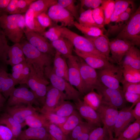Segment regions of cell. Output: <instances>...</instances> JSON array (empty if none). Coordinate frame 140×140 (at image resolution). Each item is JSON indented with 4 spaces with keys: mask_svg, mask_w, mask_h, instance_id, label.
<instances>
[{
    "mask_svg": "<svg viewBox=\"0 0 140 140\" xmlns=\"http://www.w3.org/2000/svg\"><path fill=\"white\" fill-rule=\"evenodd\" d=\"M0 27L11 41L20 43L26 28L25 15L3 14L0 16Z\"/></svg>",
    "mask_w": 140,
    "mask_h": 140,
    "instance_id": "1",
    "label": "cell"
},
{
    "mask_svg": "<svg viewBox=\"0 0 140 140\" xmlns=\"http://www.w3.org/2000/svg\"><path fill=\"white\" fill-rule=\"evenodd\" d=\"M27 63L30 73L26 85L30 88L40 104L42 106L45 103L47 87L50 82L44 72L32 64Z\"/></svg>",
    "mask_w": 140,
    "mask_h": 140,
    "instance_id": "2",
    "label": "cell"
},
{
    "mask_svg": "<svg viewBox=\"0 0 140 140\" xmlns=\"http://www.w3.org/2000/svg\"><path fill=\"white\" fill-rule=\"evenodd\" d=\"M58 27L61 33V37L70 41L74 47L75 50L86 54L107 58L98 51L92 43L85 37L78 35L65 27Z\"/></svg>",
    "mask_w": 140,
    "mask_h": 140,
    "instance_id": "3",
    "label": "cell"
},
{
    "mask_svg": "<svg viewBox=\"0 0 140 140\" xmlns=\"http://www.w3.org/2000/svg\"><path fill=\"white\" fill-rule=\"evenodd\" d=\"M19 43L27 63L32 64L44 72L45 67L51 66L53 62L52 56L40 52L27 40L21 41Z\"/></svg>",
    "mask_w": 140,
    "mask_h": 140,
    "instance_id": "4",
    "label": "cell"
},
{
    "mask_svg": "<svg viewBox=\"0 0 140 140\" xmlns=\"http://www.w3.org/2000/svg\"><path fill=\"white\" fill-rule=\"evenodd\" d=\"M115 39L124 40L134 45H140V7L131 17L127 24Z\"/></svg>",
    "mask_w": 140,
    "mask_h": 140,
    "instance_id": "5",
    "label": "cell"
},
{
    "mask_svg": "<svg viewBox=\"0 0 140 140\" xmlns=\"http://www.w3.org/2000/svg\"><path fill=\"white\" fill-rule=\"evenodd\" d=\"M44 73L47 78L48 79L51 85L64 93L67 100H71L74 102L80 99L81 95L68 81L57 75L54 73L51 66L45 68Z\"/></svg>",
    "mask_w": 140,
    "mask_h": 140,
    "instance_id": "6",
    "label": "cell"
},
{
    "mask_svg": "<svg viewBox=\"0 0 140 140\" xmlns=\"http://www.w3.org/2000/svg\"><path fill=\"white\" fill-rule=\"evenodd\" d=\"M100 82L109 88L121 89L120 83L123 78L122 67L113 64L105 68L97 71Z\"/></svg>",
    "mask_w": 140,
    "mask_h": 140,
    "instance_id": "7",
    "label": "cell"
},
{
    "mask_svg": "<svg viewBox=\"0 0 140 140\" xmlns=\"http://www.w3.org/2000/svg\"><path fill=\"white\" fill-rule=\"evenodd\" d=\"M78 57L83 94L85 95L96 89L101 83L99 80L95 69L89 66L81 58Z\"/></svg>",
    "mask_w": 140,
    "mask_h": 140,
    "instance_id": "8",
    "label": "cell"
},
{
    "mask_svg": "<svg viewBox=\"0 0 140 140\" xmlns=\"http://www.w3.org/2000/svg\"><path fill=\"white\" fill-rule=\"evenodd\" d=\"M95 89L101 96L102 102L114 106L118 109L125 107L126 101L123 90L109 88L101 83Z\"/></svg>",
    "mask_w": 140,
    "mask_h": 140,
    "instance_id": "9",
    "label": "cell"
},
{
    "mask_svg": "<svg viewBox=\"0 0 140 140\" xmlns=\"http://www.w3.org/2000/svg\"><path fill=\"white\" fill-rule=\"evenodd\" d=\"M25 85H20L19 87L15 88L8 99V106L21 104L40 105L33 93Z\"/></svg>",
    "mask_w": 140,
    "mask_h": 140,
    "instance_id": "10",
    "label": "cell"
},
{
    "mask_svg": "<svg viewBox=\"0 0 140 140\" xmlns=\"http://www.w3.org/2000/svg\"><path fill=\"white\" fill-rule=\"evenodd\" d=\"M96 111L103 126L107 130L109 137H113L114 127L119 110L116 107L102 102Z\"/></svg>",
    "mask_w": 140,
    "mask_h": 140,
    "instance_id": "11",
    "label": "cell"
},
{
    "mask_svg": "<svg viewBox=\"0 0 140 140\" xmlns=\"http://www.w3.org/2000/svg\"><path fill=\"white\" fill-rule=\"evenodd\" d=\"M24 32L27 40L32 45L44 53L54 56L56 51L44 36L26 28Z\"/></svg>",
    "mask_w": 140,
    "mask_h": 140,
    "instance_id": "12",
    "label": "cell"
},
{
    "mask_svg": "<svg viewBox=\"0 0 140 140\" xmlns=\"http://www.w3.org/2000/svg\"><path fill=\"white\" fill-rule=\"evenodd\" d=\"M109 44L111 54L109 61L112 64L116 63L119 65L126 53L134 46L128 41L118 39L109 41Z\"/></svg>",
    "mask_w": 140,
    "mask_h": 140,
    "instance_id": "13",
    "label": "cell"
},
{
    "mask_svg": "<svg viewBox=\"0 0 140 140\" xmlns=\"http://www.w3.org/2000/svg\"><path fill=\"white\" fill-rule=\"evenodd\" d=\"M66 100L64 93L51 85L47 86L45 103L39 111L41 114L51 112L62 101Z\"/></svg>",
    "mask_w": 140,
    "mask_h": 140,
    "instance_id": "14",
    "label": "cell"
},
{
    "mask_svg": "<svg viewBox=\"0 0 140 140\" xmlns=\"http://www.w3.org/2000/svg\"><path fill=\"white\" fill-rule=\"evenodd\" d=\"M68 82L83 95L82 81L80 71L78 57L71 55L67 58Z\"/></svg>",
    "mask_w": 140,
    "mask_h": 140,
    "instance_id": "15",
    "label": "cell"
},
{
    "mask_svg": "<svg viewBox=\"0 0 140 140\" xmlns=\"http://www.w3.org/2000/svg\"><path fill=\"white\" fill-rule=\"evenodd\" d=\"M47 14L51 20L57 23H61L64 26L74 25V17L66 10L57 4L49 8Z\"/></svg>",
    "mask_w": 140,
    "mask_h": 140,
    "instance_id": "16",
    "label": "cell"
},
{
    "mask_svg": "<svg viewBox=\"0 0 140 140\" xmlns=\"http://www.w3.org/2000/svg\"><path fill=\"white\" fill-rule=\"evenodd\" d=\"M38 110L32 105L24 104L8 106L6 109V113L24 127L25 125V122L26 118L37 112Z\"/></svg>",
    "mask_w": 140,
    "mask_h": 140,
    "instance_id": "17",
    "label": "cell"
},
{
    "mask_svg": "<svg viewBox=\"0 0 140 140\" xmlns=\"http://www.w3.org/2000/svg\"><path fill=\"white\" fill-rule=\"evenodd\" d=\"M76 110L86 122L96 127H101L102 123L96 111L85 104L80 99L74 102Z\"/></svg>",
    "mask_w": 140,
    "mask_h": 140,
    "instance_id": "18",
    "label": "cell"
},
{
    "mask_svg": "<svg viewBox=\"0 0 140 140\" xmlns=\"http://www.w3.org/2000/svg\"><path fill=\"white\" fill-rule=\"evenodd\" d=\"M133 107H125L119 110L118 116L114 128L115 138H117L121 132L135 119L132 113Z\"/></svg>",
    "mask_w": 140,
    "mask_h": 140,
    "instance_id": "19",
    "label": "cell"
},
{
    "mask_svg": "<svg viewBox=\"0 0 140 140\" xmlns=\"http://www.w3.org/2000/svg\"><path fill=\"white\" fill-rule=\"evenodd\" d=\"M51 137L44 127H29L22 131L17 140H51Z\"/></svg>",
    "mask_w": 140,
    "mask_h": 140,
    "instance_id": "20",
    "label": "cell"
},
{
    "mask_svg": "<svg viewBox=\"0 0 140 140\" xmlns=\"http://www.w3.org/2000/svg\"><path fill=\"white\" fill-rule=\"evenodd\" d=\"M7 65L0 64V93L7 99L15 88L14 82L7 72Z\"/></svg>",
    "mask_w": 140,
    "mask_h": 140,
    "instance_id": "21",
    "label": "cell"
},
{
    "mask_svg": "<svg viewBox=\"0 0 140 140\" xmlns=\"http://www.w3.org/2000/svg\"><path fill=\"white\" fill-rule=\"evenodd\" d=\"M12 71L10 76L15 85H26L30 73V68L26 61L12 66Z\"/></svg>",
    "mask_w": 140,
    "mask_h": 140,
    "instance_id": "22",
    "label": "cell"
},
{
    "mask_svg": "<svg viewBox=\"0 0 140 140\" xmlns=\"http://www.w3.org/2000/svg\"><path fill=\"white\" fill-rule=\"evenodd\" d=\"M78 56L81 58L89 66L98 69L109 67L113 64L110 62L106 58L86 54L74 50Z\"/></svg>",
    "mask_w": 140,
    "mask_h": 140,
    "instance_id": "23",
    "label": "cell"
},
{
    "mask_svg": "<svg viewBox=\"0 0 140 140\" xmlns=\"http://www.w3.org/2000/svg\"><path fill=\"white\" fill-rule=\"evenodd\" d=\"M85 36L92 43L96 49L105 56L109 61L110 41L107 37L104 34L96 37Z\"/></svg>",
    "mask_w": 140,
    "mask_h": 140,
    "instance_id": "24",
    "label": "cell"
},
{
    "mask_svg": "<svg viewBox=\"0 0 140 140\" xmlns=\"http://www.w3.org/2000/svg\"><path fill=\"white\" fill-rule=\"evenodd\" d=\"M52 69L54 73L68 82V67L64 58L58 52L56 51L53 61Z\"/></svg>",
    "mask_w": 140,
    "mask_h": 140,
    "instance_id": "25",
    "label": "cell"
},
{
    "mask_svg": "<svg viewBox=\"0 0 140 140\" xmlns=\"http://www.w3.org/2000/svg\"><path fill=\"white\" fill-rule=\"evenodd\" d=\"M6 65L12 67L26 61V59L21 46L19 43L14 44L10 46Z\"/></svg>",
    "mask_w": 140,
    "mask_h": 140,
    "instance_id": "26",
    "label": "cell"
},
{
    "mask_svg": "<svg viewBox=\"0 0 140 140\" xmlns=\"http://www.w3.org/2000/svg\"><path fill=\"white\" fill-rule=\"evenodd\" d=\"M124 57L119 65L128 66L140 70V51L137 47L132 46Z\"/></svg>",
    "mask_w": 140,
    "mask_h": 140,
    "instance_id": "27",
    "label": "cell"
},
{
    "mask_svg": "<svg viewBox=\"0 0 140 140\" xmlns=\"http://www.w3.org/2000/svg\"><path fill=\"white\" fill-rule=\"evenodd\" d=\"M54 49L67 59L72 55L74 46L67 39L61 37L50 43Z\"/></svg>",
    "mask_w": 140,
    "mask_h": 140,
    "instance_id": "28",
    "label": "cell"
},
{
    "mask_svg": "<svg viewBox=\"0 0 140 140\" xmlns=\"http://www.w3.org/2000/svg\"><path fill=\"white\" fill-rule=\"evenodd\" d=\"M82 121V117L77 111L76 110L67 117L63 124L58 126L63 133L68 136L76 126Z\"/></svg>",
    "mask_w": 140,
    "mask_h": 140,
    "instance_id": "29",
    "label": "cell"
},
{
    "mask_svg": "<svg viewBox=\"0 0 140 140\" xmlns=\"http://www.w3.org/2000/svg\"><path fill=\"white\" fill-rule=\"evenodd\" d=\"M140 132V120L129 125L117 138L118 140H133L138 137Z\"/></svg>",
    "mask_w": 140,
    "mask_h": 140,
    "instance_id": "30",
    "label": "cell"
},
{
    "mask_svg": "<svg viewBox=\"0 0 140 140\" xmlns=\"http://www.w3.org/2000/svg\"><path fill=\"white\" fill-rule=\"evenodd\" d=\"M0 124L5 125L9 128L16 139L22 131V127H24L7 113L3 114L0 117Z\"/></svg>",
    "mask_w": 140,
    "mask_h": 140,
    "instance_id": "31",
    "label": "cell"
},
{
    "mask_svg": "<svg viewBox=\"0 0 140 140\" xmlns=\"http://www.w3.org/2000/svg\"><path fill=\"white\" fill-rule=\"evenodd\" d=\"M26 28L30 31L41 34L45 29L42 27L35 17L33 10L29 8L25 15Z\"/></svg>",
    "mask_w": 140,
    "mask_h": 140,
    "instance_id": "32",
    "label": "cell"
},
{
    "mask_svg": "<svg viewBox=\"0 0 140 140\" xmlns=\"http://www.w3.org/2000/svg\"><path fill=\"white\" fill-rule=\"evenodd\" d=\"M76 110L74 103L68 101L64 100L51 112L54 113L61 117H67Z\"/></svg>",
    "mask_w": 140,
    "mask_h": 140,
    "instance_id": "33",
    "label": "cell"
},
{
    "mask_svg": "<svg viewBox=\"0 0 140 140\" xmlns=\"http://www.w3.org/2000/svg\"><path fill=\"white\" fill-rule=\"evenodd\" d=\"M57 3L56 0H35L31 4L29 8L33 10L36 18L39 14L46 12L51 6L56 4Z\"/></svg>",
    "mask_w": 140,
    "mask_h": 140,
    "instance_id": "34",
    "label": "cell"
},
{
    "mask_svg": "<svg viewBox=\"0 0 140 140\" xmlns=\"http://www.w3.org/2000/svg\"><path fill=\"white\" fill-rule=\"evenodd\" d=\"M25 123L30 127L37 128L46 127L48 122L43 115L37 112L28 116L26 118Z\"/></svg>",
    "mask_w": 140,
    "mask_h": 140,
    "instance_id": "35",
    "label": "cell"
},
{
    "mask_svg": "<svg viewBox=\"0 0 140 140\" xmlns=\"http://www.w3.org/2000/svg\"><path fill=\"white\" fill-rule=\"evenodd\" d=\"M121 66L124 80L129 82L140 83V69H136L128 66Z\"/></svg>",
    "mask_w": 140,
    "mask_h": 140,
    "instance_id": "36",
    "label": "cell"
},
{
    "mask_svg": "<svg viewBox=\"0 0 140 140\" xmlns=\"http://www.w3.org/2000/svg\"><path fill=\"white\" fill-rule=\"evenodd\" d=\"M78 21L80 24L84 26L96 27L101 29L103 28L95 22L92 16V10L91 9L83 11L79 16Z\"/></svg>",
    "mask_w": 140,
    "mask_h": 140,
    "instance_id": "37",
    "label": "cell"
},
{
    "mask_svg": "<svg viewBox=\"0 0 140 140\" xmlns=\"http://www.w3.org/2000/svg\"><path fill=\"white\" fill-rule=\"evenodd\" d=\"M115 1L113 12L110 18L111 22H115L133 2L131 0H116Z\"/></svg>",
    "mask_w": 140,
    "mask_h": 140,
    "instance_id": "38",
    "label": "cell"
},
{
    "mask_svg": "<svg viewBox=\"0 0 140 140\" xmlns=\"http://www.w3.org/2000/svg\"><path fill=\"white\" fill-rule=\"evenodd\" d=\"M83 101L96 111L102 102V99L100 95L93 90L85 95Z\"/></svg>",
    "mask_w": 140,
    "mask_h": 140,
    "instance_id": "39",
    "label": "cell"
},
{
    "mask_svg": "<svg viewBox=\"0 0 140 140\" xmlns=\"http://www.w3.org/2000/svg\"><path fill=\"white\" fill-rule=\"evenodd\" d=\"M10 47L8 44L6 36L0 27V62L7 65V57Z\"/></svg>",
    "mask_w": 140,
    "mask_h": 140,
    "instance_id": "40",
    "label": "cell"
},
{
    "mask_svg": "<svg viewBox=\"0 0 140 140\" xmlns=\"http://www.w3.org/2000/svg\"><path fill=\"white\" fill-rule=\"evenodd\" d=\"M45 128L50 136L55 140H69L60 128L55 124L48 123Z\"/></svg>",
    "mask_w": 140,
    "mask_h": 140,
    "instance_id": "41",
    "label": "cell"
},
{
    "mask_svg": "<svg viewBox=\"0 0 140 140\" xmlns=\"http://www.w3.org/2000/svg\"><path fill=\"white\" fill-rule=\"evenodd\" d=\"M74 26L85 36L96 37L104 34L103 33V30L98 27L84 26L81 25L77 21L75 22Z\"/></svg>",
    "mask_w": 140,
    "mask_h": 140,
    "instance_id": "42",
    "label": "cell"
},
{
    "mask_svg": "<svg viewBox=\"0 0 140 140\" xmlns=\"http://www.w3.org/2000/svg\"><path fill=\"white\" fill-rule=\"evenodd\" d=\"M115 1L113 0H102L101 4L104 16V25L110 22V19L113 12Z\"/></svg>",
    "mask_w": 140,
    "mask_h": 140,
    "instance_id": "43",
    "label": "cell"
},
{
    "mask_svg": "<svg viewBox=\"0 0 140 140\" xmlns=\"http://www.w3.org/2000/svg\"><path fill=\"white\" fill-rule=\"evenodd\" d=\"M75 1L74 0H58L56 4L66 10L74 18L78 20L79 16L77 7L75 4Z\"/></svg>",
    "mask_w": 140,
    "mask_h": 140,
    "instance_id": "44",
    "label": "cell"
},
{
    "mask_svg": "<svg viewBox=\"0 0 140 140\" xmlns=\"http://www.w3.org/2000/svg\"><path fill=\"white\" fill-rule=\"evenodd\" d=\"M108 137L107 130L104 126L97 127L91 131L88 140H106Z\"/></svg>",
    "mask_w": 140,
    "mask_h": 140,
    "instance_id": "45",
    "label": "cell"
},
{
    "mask_svg": "<svg viewBox=\"0 0 140 140\" xmlns=\"http://www.w3.org/2000/svg\"><path fill=\"white\" fill-rule=\"evenodd\" d=\"M41 114L44 116L48 123L53 124L58 126L63 124L67 117L59 116L52 112Z\"/></svg>",
    "mask_w": 140,
    "mask_h": 140,
    "instance_id": "46",
    "label": "cell"
},
{
    "mask_svg": "<svg viewBox=\"0 0 140 140\" xmlns=\"http://www.w3.org/2000/svg\"><path fill=\"white\" fill-rule=\"evenodd\" d=\"M121 83L123 85V90L124 92L140 95V83L129 82L125 81L123 78Z\"/></svg>",
    "mask_w": 140,
    "mask_h": 140,
    "instance_id": "47",
    "label": "cell"
},
{
    "mask_svg": "<svg viewBox=\"0 0 140 140\" xmlns=\"http://www.w3.org/2000/svg\"><path fill=\"white\" fill-rule=\"evenodd\" d=\"M41 34L51 42L58 40L61 37V33L58 26L51 27Z\"/></svg>",
    "mask_w": 140,
    "mask_h": 140,
    "instance_id": "48",
    "label": "cell"
},
{
    "mask_svg": "<svg viewBox=\"0 0 140 140\" xmlns=\"http://www.w3.org/2000/svg\"><path fill=\"white\" fill-rule=\"evenodd\" d=\"M93 18L96 23L103 27L104 25V16L101 6L92 10Z\"/></svg>",
    "mask_w": 140,
    "mask_h": 140,
    "instance_id": "49",
    "label": "cell"
},
{
    "mask_svg": "<svg viewBox=\"0 0 140 140\" xmlns=\"http://www.w3.org/2000/svg\"><path fill=\"white\" fill-rule=\"evenodd\" d=\"M0 140H17V139L9 128L0 124Z\"/></svg>",
    "mask_w": 140,
    "mask_h": 140,
    "instance_id": "50",
    "label": "cell"
},
{
    "mask_svg": "<svg viewBox=\"0 0 140 140\" xmlns=\"http://www.w3.org/2000/svg\"><path fill=\"white\" fill-rule=\"evenodd\" d=\"M36 18L41 26L45 29L52 24V20L46 12L39 14Z\"/></svg>",
    "mask_w": 140,
    "mask_h": 140,
    "instance_id": "51",
    "label": "cell"
},
{
    "mask_svg": "<svg viewBox=\"0 0 140 140\" xmlns=\"http://www.w3.org/2000/svg\"><path fill=\"white\" fill-rule=\"evenodd\" d=\"M35 0H18L17 8L18 14L25 13L31 4Z\"/></svg>",
    "mask_w": 140,
    "mask_h": 140,
    "instance_id": "52",
    "label": "cell"
},
{
    "mask_svg": "<svg viewBox=\"0 0 140 140\" xmlns=\"http://www.w3.org/2000/svg\"><path fill=\"white\" fill-rule=\"evenodd\" d=\"M80 1L81 9L84 6L94 9L100 6L102 0H82Z\"/></svg>",
    "mask_w": 140,
    "mask_h": 140,
    "instance_id": "53",
    "label": "cell"
},
{
    "mask_svg": "<svg viewBox=\"0 0 140 140\" xmlns=\"http://www.w3.org/2000/svg\"><path fill=\"white\" fill-rule=\"evenodd\" d=\"M124 92V97L126 101L132 103V106L133 107L140 101V95L128 92Z\"/></svg>",
    "mask_w": 140,
    "mask_h": 140,
    "instance_id": "54",
    "label": "cell"
},
{
    "mask_svg": "<svg viewBox=\"0 0 140 140\" xmlns=\"http://www.w3.org/2000/svg\"><path fill=\"white\" fill-rule=\"evenodd\" d=\"M18 0H11L8 5L5 12L10 15L18 14L17 8Z\"/></svg>",
    "mask_w": 140,
    "mask_h": 140,
    "instance_id": "55",
    "label": "cell"
},
{
    "mask_svg": "<svg viewBox=\"0 0 140 140\" xmlns=\"http://www.w3.org/2000/svg\"><path fill=\"white\" fill-rule=\"evenodd\" d=\"M132 110V113L134 118L136 120H140V101L135 105Z\"/></svg>",
    "mask_w": 140,
    "mask_h": 140,
    "instance_id": "56",
    "label": "cell"
},
{
    "mask_svg": "<svg viewBox=\"0 0 140 140\" xmlns=\"http://www.w3.org/2000/svg\"><path fill=\"white\" fill-rule=\"evenodd\" d=\"M10 1L11 0H0V14L1 12L5 11Z\"/></svg>",
    "mask_w": 140,
    "mask_h": 140,
    "instance_id": "57",
    "label": "cell"
},
{
    "mask_svg": "<svg viewBox=\"0 0 140 140\" xmlns=\"http://www.w3.org/2000/svg\"><path fill=\"white\" fill-rule=\"evenodd\" d=\"M6 99L3 95L0 93V111L6 101Z\"/></svg>",
    "mask_w": 140,
    "mask_h": 140,
    "instance_id": "58",
    "label": "cell"
},
{
    "mask_svg": "<svg viewBox=\"0 0 140 140\" xmlns=\"http://www.w3.org/2000/svg\"><path fill=\"white\" fill-rule=\"evenodd\" d=\"M106 140H118L117 138L113 137H109L107 138Z\"/></svg>",
    "mask_w": 140,
    "mask_h": 140,
    "instance_id": "59",
    "label": "cell"
},
{
    "mask_svg": "<svg viewBox=\"0 0 140 140\" xmlns=\"http://www.w3.org/2000/svg\"><path fill=\"white\" fill-rule=\"evenodd\" d=\"M133 140H140V137L139 136H138V137Z\"/></svg>",
    "mask_w": 140,
    "mask_h": 140,
    "instance_id": "60",
    "label": "cell"
},
{
    "mask_svg": "<svg viewBox=\"0 0 140 140\" xmlns=\"http://www.w3.org/2000/svg\"><path fill=\"white\" fill-rule=\"evenodd\" d=\"M51 140H55V139H54V138H53V137H51Z\"/></svg>",
    "mask_w": 140,
    "mask_h": 140,
    "instance_id": "61",
    "label": "cell"
},
{
    "mask_svg": "<svg viewBox=\"0 0 140 140\" xmlns=\"http://www.w3.org/2000/svg\"><path fill=\"white\" fill-rule=\"evenodd\" d=\"M0 16H1V15H0Z\"/></svg>",
    "mask_w": 140,
    "mask_h": 140,
    "instance_id": "62",
    "label": "cell"
}]
</instances>
